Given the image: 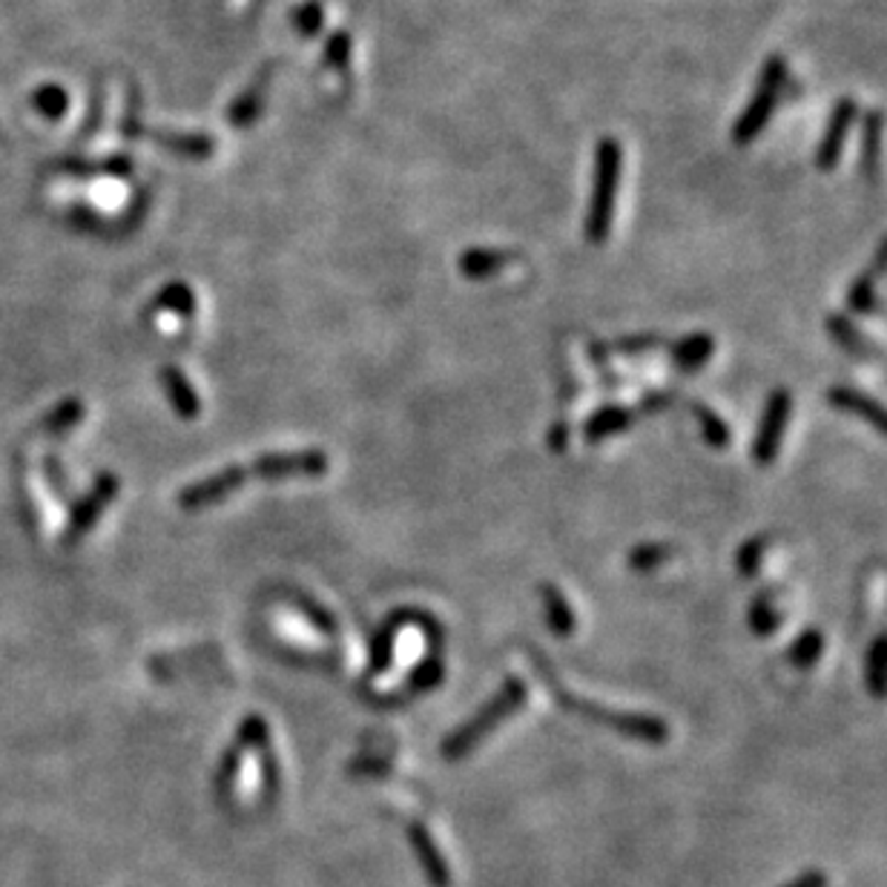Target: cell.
Returning a JSON list of instances; mask_svg holds the SVG:
<instances>
[{"mask_svg":"<svg viewBox=\"0 0 887 887\" xmlns=\"http://www.w3.org/2000/svg\"><path fill=\"white\" fill-rule=\"evenodd\" d=\"M535 658V670L540 678H546L552 695L558 698V704L572 716L583 718V721L595 723V727H604V730L618 732L624 739L632 741H643V744H666L670 741V727H666L661 718L655 716H638V712H620V709L604 707V704L586 701V698H577L574 693H569L566 686L560 684L558 675L552 672L549 661H546L540 652H531Z\"/></svg>","mask_w":887,"mask_h":887,"instance_id":"6da1fadb","label":"cell"},{"mask_svg":"<svg viewBox=\"0 0 887 887\" xmlns=\"http://www.w3.org/2000/svg\"><path fill=\"white\" fill-rule=\"evenodd\" d=\"M620 170H624V149L615 138H600L595 149V184H592L590 210L583 222V236L592 245H604L615 222V204H618Z\"/></svg>","mask_w":887,"mask_h":887,"instance_id":"7a4b0ae2","label":"cell"},{"mask_svg":"<svg viewBox=\"0 0 887 887\" xmlns=\"http://www.w3.org/2000/svg\"><path fill=\"white\" fill-rule=\"evenodd\" d=\"M523 701H526V684H523L520 678H506L503 689L494 695L492 701L483 704V709H480L478 716H471L469 721L460 723V727L442 741V755H446L448 761L465 759V755H469L471 750L494 730V727H499L508 716H515L517 709L523 707Z\"/></svg>","mask_w":887,"mask_h":887,"instance_id":"3957f363","label":"cell"},{"mask_svg":"<svg viewBox=\"0 0 887 887\" xmlns=\"http://www.w3.org/2000/svg\"><path fill=\"white\" fill-rule=\"evenodd\" d=\"M784 81H787V64H784L782 55H770L761 67V78H759V90L750 98V104L741 110L739 121L732 124V142L746 147L753 144L761 135V130L767 127V121L773 119L776 112L778 98H782Z\"/></svg>","mask_w":887,"mask_h":887,"instance_id":"277c9868","label":"cell"},{"mask_svg":"<svg viewBox=\"0 0 887 887\" xmlns=\"http://www.w3.org/2000/svg\"><path fill=\"white\" fill-rule=\"evenodd\" d=\"M328 454L319 448L307 451H277V454H261L250 465V478L261 480H288V478H319L328 471Z\"/></svg>","mask_w":887,"mask_h":887,"instance_id":"5b68a950","label":"cell"},{"mask_svg":"<svg viewBox=\"0 0 887 887\" xmlns=\"http://www.w3.org/2000/svg\"><path fill=\"white\" fill-rule=\"evenodd\" d=\"M135 92H133V106H127L124 115V138H147L156 142L158 147L179 153L184 158H207L216 153V142L207 133H170V130H147L142 127V121L135 115Z\"/></svg>","mask_w":887,"mask_h":887,"instance_id":"8992f818","label":"cell"},{"mask_svg":"<svg viewBox=\"0 0 887 887\" xmlns=\"http://www.w3.org/2000/svg\"><path fill=\"white\" fill-rule=\"evenodd\" d=\"M793 411V396L790 391H773L767 396V405H764V414H761L759 423V434L753 440V460L759 465H773L778 457V448H782L784 440V428H787V419H790Z\"/></svg>","mask_w":887,"mask_h":887,"instance_id":"52a82bcc","label":"cell"},{"mask_svg":"<svg viewBox=\"0 0 887 887\" xmlns=\"http://www.w3.org/2000/svg\"><path fill=\"white\" fill-rule=\"evenodd\" d=\"M856 112H858V106L853 98H842V101H835L833 112H830L828 130H824L819 147H816V167H819V170L830 172L839 167V161H842V149H844V144H847V135H851L853 121H856Z\"/></svg>","mask_w":887,"mask_h":887,"instance_id":"ba28073f","label":"cell"},{"mask_svg":"<svg viewBox=\"0 0 887 887\" xmlns=\"http://www.w3.org/2000/svg\"><path fill=\"white\" fill-rule=\"evenodd\" d=\"M247 478H250V469H245V465H227V469L216 471V474H210V478L199 480V483H193L190 489H184L179 503L184 508L216 506L218 499H224L227 494L242 489V485L247 483Z\"/></svg>","mask_w":887,"mask_h":887,"instance_id":"9c48e42d","label":"cell"},{"mask_svg":"<svg viewBox=\"0 0 887 887\" xmlns=\"http://www.w3.org/2000/svg\"><path fill=\"white\" fill-rule=\"evenodd\" d=\"M408 842H411V847H414V856H417V862L423 865L426 879L431 882L434 887H451V871H448L446 858H442L440 847H437V842H434V835L428 833L426 824L411 821Z\"/></svg>","mask_w":887,"mask_h":887,"instance_id":"30bf717a","label":"cell"},{"mask_svg":"<svg viewBox=\"0 0 887 887\" xmlns=\"http://www.w3.org/2000/svg\"><path fill=\"white\" fill-rule=\"evenodd\" d=\"M517 256L512 250H494V247H469L462 250L457 259V268L465 279L471 282H483V279L497 277L499 270H506L508 265H515Z\"/></svg>","mask_w":887,"mask_h":887,"instance_id":"8fae6325","label":"cell"},{"mask_svg":"<svg viewBox=\"0 0 887 887\" xmlns=\"http://www.w3.org/2000/svg\"><path fill=\"white\" fill-rule=\"evenodd\" d=\"M270 78H273V67H265L259 75L254 78V83L247 87L245 92H242L236 101L231 104V112H227V119H231L233 127H250V124H256L261 115V110H265V98H268V87H270Z\"/></svg>","mask_w":887,"mask_h":887,"instance_id":"7c38bea8","label":"cell"},{"mask_svg":"<svg viewBox=\"0 0 887 887\" xmlns=\"http://www.w3.org/2000/svg\"><path fill=\"white\" fill-rule=\"evenodd\" d=\"M635 423V414L627 408V405H600L597 411H592L586 423H583V440L586 442H600L609 440L615 434L627 431Z\"/></svg>","mask_w":887,"mask_h":887,"instance_id":"4fadbf2b","label":"cell"},{"mask_svg":"<svg viewBox=\"0 0 887 887\" xmlns=\"http://www.w3.org/2000/svg\"><path fill=\"white\" fill-rule=\"evenodd\" d=\"M828 403L839 411H847V414H856L865 423H871L873 428L879 434H885V411L882 405L873 400V396L862 394V391L851 389V385H833L828 391Z\"/></svg>","mask_w":887,"mask_h":887,"instance_id":"5bb4252c","label":"cell"},{"mask_svg":"<svg viewBox=\"0 0 887 887\" xmlns=\"http://www.w3.org/2000/svg\"><path fill=\"white\" fill-rule=\"evenodd\" d=\"M824 328H828V334L833 336V343L839 345V348H844L847 353H853V357L882 359L879 345L873 343L871 336L862 334V330H858L856 325L847 319V316L828 314V319H824Z\"/></svg>","mask_w":887,"mask_h":887,"instance_id":"9a60e30c","label":"cell"},{"mask_svg":"<svg viewBox=\"0 0 887 887\" xmlns=\"http://www.w3.org/2000/svg\"><path fill=\"white\" fill-rule=\"evenodd\" d=\"M161 385H165L167 400L172 403L176 414L181 419H195L202 414V400L195 394V389L187 382L184 373L176 366H165L161 368Z\"/></svg>","mask_w":887,"mask_h":887,"instance_id":"2e32d148","label":"cell"},{"mask_svg":"<svg viewBox=\"0 0 887 887\" xmlns=\"http://www.w3.org/2000/svg\"><path fill=\"white\" fill-rule=\"evenodd\" d=\"M712 353H716V339L704 334V330L684 336V339L672 345V362L681 371H698L712 359Z\"/></svg>","mask_w":887,"mask_h":887,"instance_id":"e0dca14e","label":"cell"},{"mask_svg":"<svg viewBox=\"0 0 887 887\" xmlns=\"http://www.w3.org/2000/svg\"><path fill=\"white\" fill-rule=\"evenodd\" d=\"M540 600L546 606V620H549V629L554 635H572L574 632V611L569 606L566 595L554 586V583H543L540 586Z\"/></svg>","mask_w":887,"mask_h":887,"instance_id":"ac0fdd59","label":"cell"},{"mask_svg":"<svg viewBox=\"0 0 887 887\" xmlns=\"http://www.w3.org/2000/svg\"><path fill=\"white\" fill-rule=\"evenodd\" d=\"M693 417L698 419V426H701V437H704V442H707L709 448H716V451H721V448L730 446V442H732V428L727 426V419L718 417L716 411L709 408V405L693 403Z\"/></svg>","mask_w":887,"mask_h":887,"instance_id":"d6986e66","label":"cell"},{"mask_svg":"<svg viewBox=\"0 0 887 887\" xmlns=\"http://www.w3.org/2000/svg\"><path fill=\"white\" fill-rule=\"evenodd\" d=\"M115 492H119V480L112 478V474H106V478L98 480L96 492H92L90 499L83 503L81 512L75 515L72 529H75V531H87V529H90V523L96 520L98 512H101V508H104L106 503H110V497H112V494H115Z\"/></svg>","mask_w":887,"mask_h":887,"instance_id":"ffe728a7","label":"cell"},{"mask_svg":"<svg viewBox=\"0 0 887 887\" xmlns=\"http://www.w3.org/2000/svg\"><path fill=\"white\" fill-rule=\"evenodd\" d=\"M882 156V112L873 110L862 127V170L867 176H876Z\"/></svg>","mask_w":887,"mask_h":887,"instance_id":"44dd1931","label":"cell"},{"mask_svg":"<svg viewBox=\"0 0 887 887\" xmlns=\"http://www.w3.org/2000/svg\"><path fill=\"white\" fill-rule=\"evenodd\" d=\"M403 611L400 615H394V618L382 627V632L377 635V641H373V649H371V672L373 675H380V672H385L391 666V655H394V638L396 632H400V627H403Z\"/></svg>","mask_w":887,"mask_h":887,"instance_id":"7402d4cb","label":"cell"},{"mask_svg":"<svg viewBox=\"0 0 887 887\" xmlns=\"http://www.w3.org/2000/svg\"><path fill=\"white\" fill-rule=\"evenodd\" d=\"M847 307H851L853 314H858V316L876 314V311H879V296H876V273H873V270L871 273H862V277L851 284V291H847Z\"/></svg>","mask_w":887,"mask_h":887,"instance_id":"603a6c76","label":"cell"},{"mask_svg":"<svg viewBox=\"0 0 887 887\" xmlns=\"http://www.w3.org/2000/svg\"><path fill=\"white\" fill-rule=\"evenodd\" d=\"M675 558V546L670 543H641L635 546L632 552H629L627 563L629 569H635V572H652V569L664 566L666 560Z\"/></svg>","mask_w":887,"mask_h":887,"instance_id":"cb8c5ba5","label":"cell"},{"mask_svg":"<svg viewBox=\"0 0 887 887\" xmlns=\"http://www.w3.org/2000/svg\"><path fill=\"white\" fill-rule=\"evenodd\" d=\"M782 618H778L776 606H773V595L770 592H761L759 597L750 606V627H753L755 635H770L776 632Z\"/></svg>","mask_w":887,"mask_h":887,"instance_id":"d4e9b609","label":"cell"},{"mask_svg":"<svg viewBox=\"0 0 887 887\" xmlns=\"http://www.w3.org/2000/svg\"><path fill=\"white\" fill-rule=\"evenodd\" d=\"M821 652H824V635H821L819 629H807V632L793 643L790 661L796 666H801V670H807V666H813L816 661H819Z\"/></svg>","mask_w":887,"mask_h":887,"instance_id":"484cf974","label":"cell"},{"mask_svg":"<svg viewBox=\"0 0 887 887\" xmlns=\"http://www.w3.org/2000/svg\"><path fill=\"white\" fill-rule=\"evenodd\" d=\"M156 305L167 307V311H176L179 316H193L195 314V296H193V291H190V288H187L184 282L167 284L165 291L158 293Z\"/></svg>","mask_w":887,"mask_h":887,"instance_id":"4316f807","label":"cell"},{"mask_svg":"<svg viewBox=\"0 0 887 887\" xmlns=\"http://www.w3.org/2000/svg\"><path fill=\"white\" fill-rule=\"evenodd\" d=\"M32 104H35V110L41 112V115H46V119L55 121V119H64L69 98H67V92H64V87L46 83V87H41V90L32 96Z\"/></svg>","mask_w":887,"mask_h":887,"instance_id":"83f0119b","label":"cell"},{"mask_svg":"<svg viewBox=\"0 0 887 887\" xmlns=\"http://www.w3.org/2000/svg\"><path fill=\"white\" fill-rule=\"evenodd\" d=\"M885 635H879L873 641L871 652H867V686H871L873 698H882L885 695Z\"/></svg>","mask_w":887,"mask_h":887,"instance_id":"f1b7e54d","label":"cell"},{"mask_svg":"<svg viewBox=\"0 0 887 887\" xmlns=\"http://www.w3.org/2000/svg\"><path fill=\"white\" fill-rule=\"evenodd\" d=\"M764 549H767V535L750 537V540L741 546L739 554H736V566H739V572L744 574V577H753V574L759 572V563H761V558H764Z\"/></svg>","mask_w":887,"mask_h":887,"instance_id":"f546056e","label":"cell"},{"mask_svg":"<svg viewBox=\"0 0 887 887\" xmlns=\"http://www.w3.org/2000/svg\"><path fill=\"white\" fill-rule=\"evenodd\" d=\"M348 60H351V35L345 30L334 32V35L328 37V44H325V64H328L330 69H345L348 67Z\"/></svg>","mask_w":887,"mask_h":887,"instance_id":"4dcf8cb0","label":"cell"},{"mask_svg":"<svg viewBox=\"0 0 887 887\" xmlns=\"http://www.w3.org/2000/svg\"><path fill=\"white\" fill-rule=\"evenodd\" d=\"M442 675H446V670H442L440 658H426L411 675V686H414V693H426V689L440 686Z\"/></svg>","mask_w":887,"mask_h":887,"instance_id":"1f68e13d","label":"cell"},{"mask_svg":"<svg viewBox=\"0 0 887 887\" xmlns=\"http://www.w3.org/2000/svg\"><path fill=\"white\" fill-rule=\"evenodd\" d=\"M83 417V405L78 403V400H67V403H60L58 408L49 414V417L44 419V428H53V431H64V428L75 426L78 419Z\"/></svg>","mask_w":887,"mask_h":887,"instance_id":"d6a6232c","label":"cell"},{"mask_svg":"<svg viewBox=\"0 0 887 887\" xmlns=\"http://www.w3.org/2000/svg\"><path fill=\"white\" fill-rule=\"evenodd\" d=\"M661 345V336L658 334H635V336H620L615 343V351L627 353V357H638V353H647L652 348Z\"/></svg>","mask_w":887,"mask_h":887,"instance_id":"836d02e7","label":"cell"},{"mask_svg":"<svg viewBox=\"0 0 887 887\" xmlns=\"http://www.w3.org/2000/svg\"><path fill=\"white\" fill-rule=\"evenodd\" d=\"M296 30L302 32L305 37H314L319 35L322 30V9L319 3H305L302 9H296Z\"/></svg>","mask_w":887,"mask_h":887,"instance_id":"e575fe53","label":"cell"},{"mask_svg":"<svg viewBox=\"0 0 887 887\" xmlns=\"http://www.w3.org/2000/svg\"><path fill=\"white\" fill-rule=\"evenodd\" d=\"M566 446H569V426L566 423H554L552 431H549V448L560 454V451H566Z\"/></svg>","mask_w":887,"mask_h":887,"instance_id":"d590c367","label":"cell"},{"mask_svg":"<svg viewBox=\"0 0 887 887\" xmlns=\"http://www.w3.org/2000/svg\"><path fill=\"white\" fill-rule=\"evenodd\" d=\"M784 887H828V876H824L821 871H807V873H801L798 879H793L790 885H784Z\"/></svg>","mask_w":887,"mask_h":887,"instance_id":"8d00e7d4","label":"cell"}]
</instances>
